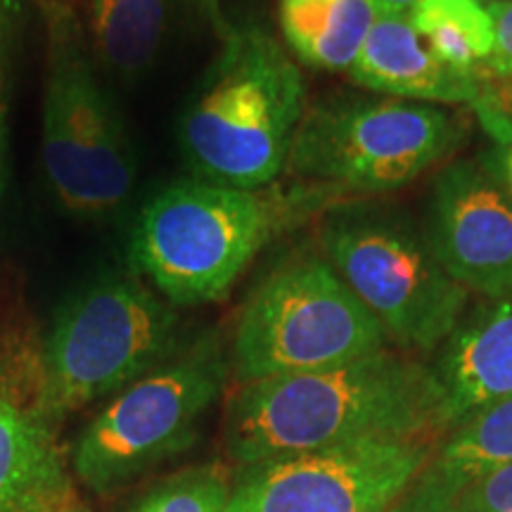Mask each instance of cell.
Segmentation results:
<instances>
[{
  "instance_id": "obj_20",
  "label": "cell",
  "mask_w": 512,
  "mask_h": 512,
  "mask_svg": "<svg viewBox=\"0 0 512 512\" xmlns=\"http://www.w3.org/2000/svg\"><path fill=\"white\" fill-rule=\"evenodd\" d=\"M460 496L463 491L448 482L430 460L413 484L384 512H463Z\"/></svg>"
},
{
  "instance_id": "obj_17",
  "label": "cell",
  "mask_w": 512,
  "mask_h": 512,
  "mask_svg": "<svg viewBox=\"0 0 512 512\" xmlns=\"http://www.w3.org/2000/svg\"><path fill=\"white\" fill-rule=\"evenodd\" d=\"M95 48L105 64L136 76L155 60L166 27V0H91Z\"/></svg>"
},
{
  "instance_id": "obj_11",
  "label": "cell",
  "mask_w": 512,
  "mask_h": 512,
  "mask_svg": "<svg viewBox=\"0 0 512 512\" xmlns=\"http://www.w3.org/2000/svg\"><path fill=\"white\" fill-rule=\"evenodd\" d=\"M425 235L441 266L467 292L486 299L512 294V195L496 152L441 171Z\"/></svg>"
},
{
  "instance_id": "obj_27",
  "label": "cell",
  "mask_w": 512,
  "mask_h": 512,
  "mask_svg": "<svg viewBox=\"0 0 512 512\" xmlns=\"http://www.w3.org/2000/svg\"><path fill=\"white\" fill-rule=\"evenodd\" d=\"M209 3H211V5H214V0H209Z\"/></svg>"
},
{
  "instance_id": "obj_10",
  "label": "cell",
  "mask_w": 512,
  "mask_h": 512,
  "mask_svg": "<svg viewBox=\"0 0 512 512\" xmlns=\"http://www.w3.org/2000/svg\"><path fill=\"white\" fill-rule=\"evenodd\" d=\"M441 439H358L238 467L226 512H384L437 453Z\"/></svg>"
},
{
  "instance_id": "obj_13",
  "label": "cell",
  "mask_w": 512,
  "mask_h": 512,
  "mask_svg": "<svg viewBox=\"0 0 512 512\" xmlns=\"http://www.w3.org/2000/svg\"><path fill=\"white\" fill-rule=\"evenodd\" d=\"M349 76L387 98L446 107L472 105L482 86L475 72L441 62L425 46L411 17L401 15H377Z\"/></svg>"
},
{
  "instance_id": "obj_2",
  "label": "cell",
  "mask_w": 512,
  "mask_h": 512,
  "mask_svg": "<svg viewBox=\"0 0 512 512\" xmlns=\"http://www.w3.org/2000/svg\"><path fill=\"white\" fill-rule=\"evenodd\" d=\"M325 200L332 190L316 185H169L140 211L131 259L169 304L219 302L268 242Z\"/></svg>"
},
{
  "instance_id": "obj_5",
  "label": "cell",
  "mask_w": 512,
  "mask_h": 512,
  "mask_svg": "<svg viewBox=\"0 0 512 512\" xmlns=\"http://www.w3.org/2000/svg\"><path fill=\"white\" fill-rule=\"evenodd\" d=\"M323 245L325 259L399 349L439 351L465 316L470 292L441 266L425 230L401 211L339 207L325 223Z\"/></svg>"
},
{
  "instance_id": "obj_26",
  "label": "cell",
  "mask_w": 512,
  "mask_h": 512,
  "mask_svg": "<svg viewBox=\"0 0 512 512\" xmlns=\"http://www.w3.org/2000/svg\"><path fill=\"white\" fill-rule=\"evenodd\" d=\"M496 159H498V166H501L503 181H505V185H508V190L512 195V147H498Z\"/></svg>"
},
{
  "instance_id": "obj_3",
  "label": "cell",
  "mask_w": 512,
  "mask_h": 512,
  "mask_svg": "<svg viewBox=\"0 0 512 512\" xmlns=\"http://www.w3.org/2000/svg\"><path fill=\"white\" fill-rule=\"evenodd\" d=\"M304 76L259 27L230 29L181 121V147L204 183L266 188L283 174L304 117Z\"/></svg>"
},
{
  "instance_id": "obj_23",
  "label": "cell",
  "mask_w": 512,
  "mask_h": 512,
  "mask_svg": "<svg viewBox=\"0 0 512 512\" xmlns=\"http://www.w3.org/2000/svg\"><path fill=\"white\" fill-rule=\"evenodd\" d=\"M460 508L463 512H512V460L467 486Z\"/></svg>"
},
{
  "instance_id": "obj_25",
  "label": "cell",
  "mask_w": 512,
  "mask_h": 512,
  "mask_svg": "<svg viewBox=\"0 0 512 512\" xmlns=\"http://www.w3.org/2000/svg\"><path fill=\"white\" fill-rule=\"evenodd\" d=\"M375 5L377 15H396V17H408L415 10V5L420 0H370Z\"/></svg>"
},
{
  "instance_id": "obj_4",
  "label": "cell",
  "mask_w": 512,
  "mask_h": 512,
  "mask_svg": "<svg viewBox=\"0 0 512 512\" xmlns=\"http://www.w3.org/2000/svg\"><path fill=\"white\" fill-rule=\"evenodd\" d=\"M178 349L174 304L131 275L98 280L62 306L48 332L36 411L55 425L119 394Z\"/></svg>"
},
{
  "instance_id": "obj_12",
  "label": "cell",
  "mask_w": 512,
  "mask_h": 512,
  "mask_svg": "<svg viewBox=\"0 0 512 512\" xmlns=\"http://www.w3.org/2000/svg\"><path fill=\"white\" fill-rule=\"evenodd\" d=\"M446 432L486 403L512 394V294L465 313L430 363Z\"/></svg>"
},
{
  "instance_id": "obj_6",
  "label": "cell",
  "mask_w": 512,
  "mask_h": 512,
  "mask_svg": "<svg viewBox=\"0 0 512 512\" xmlns=\"http://www.w3.org/2000/svg\"><path fill=\"white\" fill-rule=\"evenodd\" d=\"M228 368L221 339L204 335L128 384L76 439L74 477L91 494L107 496L181 456L200 437Z\"/></svg>"
},
{
  "instance_id": "obj_19",
  "label": "cell",
  "mask_w": 512,
  "mask_h": 512,
  "mask_svg": "<svg viewBox=\"0 0 512 512\" xmlns=\"http://www.w3.org/2000/svg\"><path fill=\"white\" fill-rule=\"evenodd\" d=\"M233 477L221 465H192L157 479L121 512H226Z\"/></svg>"
},
{
  "instance_id": "obj_21",
  "label": "cell",
  "mask_w": 512,
  "mask_h": 512,
  "mask_svg": "<svg viewBox=\"0 0 512 512\" xmlns=\"http://www.w3.org/2000/svg\"><path fill=\"white\" fill-rule=\"evenodd\" d=\"M472 112L498 147H512V76L482 81Z\"/></svg>"
},
{
  "instance_id": "obj_9",
  "label": "cell",
  "mask_w": 512,
  "mask_h": 512,
  "mask_svg": "<svg viewBox=\"0 0 512 512\" xmlns=\"http://www.w3.org/2000/svg\"><path fill=\"white\" fill-rule=\"evenodd\" d=\"M465 121L399 98H335L304 112L287 166L339 195L399 190L451 157Z\"/></svg>"
},
{
  "instance_id": "obj_15",
  "label": "cell",
  "mask_w": 512,
  "mask_h": 512,
  "mask_svg": "<svg viewBox=\"0 0 512 512\" xmlns=\"http://www.w3.org/2000/svg\"><path fill=\"white\" fill-rule=\"evenodd\" d=\"M283 34L299 60L323 72H349L373 29L370 0H283Z\"/></svg>"
},
{
  "instance_id": "obj_22",
  "label": "cell",
  "mask_w": 512,
  "mask_h": 512,
  "mask_svg": "<svg viewBox=\"0 0 512 512\" xmlns=\"http://www.w3.org/2000/svg\"><path fill=\"white\" fill-rule=\"evenodd\" d=\"M494 19V53L475 69L479 81L512 76V0H486Z\"/></svg>"
},
{
  "instance_id": "obj_14",
  "label": "cell",
  "mask_w": 512,
  "mask_h": 512,
  "mask_svg": "<svg viewBox=\"0 0 512 512\" xmlns=\"http://www.w3.org/2000/svg\"><path fill=\"white\" fill-rule=\"evenodd\" d=\"M53 425L0 392V512H81Z\"/></svg>"
},
{
  "instance_id": "obj_16",
  "label": "cell",
  "mask_w": 512,
  "mask_h": 512,
  "mask_svg": "<svg viewBox=\"0 0 512 512\" xmlns=\"http://www.w3.org/2000/svg\"><path fill=\"white\" fill-rule=\"evenodd\" d=\"M512 460V394L460 420L439 441L432 465L460 491Z\"/></svg>"
},
{
  "instance_id": "obj_24",
  "label": "cell",
  "mask_w": 512,
  "mask_h": 512,
  "mask_svg": "<svg viewBox=\"0 0 512 512\" xmlns=\"http://www.w3.org/2000/svg\"><path fill=\"white\" fill-rule=\"evenodd\" d=\"M19 15H22V0H0V143H3V81Z\"/></svg>"
},
{
  "instance_id": "obj_7",
  "label": "cell",
  "mask_w": 512,
  "mask_h": 512,
  "mask_svg": "<svg viewBox=\"0 0 512 512\" xmlns=\"http://www.w3.org/2000/svg\"><path fill=\"white\" fill-rule=\"evenodd\" d=\"M389 347L387 332L325 256L304 254L268 273L233 335L240 384L344 366Z\"/></svg>"
},
{
  "instance_id": "obj_1",
  "label": "cell",
  "mask_w": 512,
  "mask_h": 512,
  "mask_svg": "<svg viewBox=\"0 0 512 512\" xmlns=\"http://www.w3.org/2000/svg\"><path fill=\"white\" fill-rule=\"evenodd\" d=\"M377 437H446L430 363L384 349L344 366L245 382L223 420V446L238 467Z\"/></svg>"
},
{
  "instance_id": "obj_18",
  "label": "cell",
  "mask_w": 512,
  "mask_h": 512,
  "mask_svg": "<svg viewBox=\"0 0 512 512\" xmlns=\"http://www.w3.org/2000/svg\"><path fill=\"white\" fill-rule=\"evenodd\" d=\"M408 17L448 67L475 72L494 53V19L486 0H420Z\"/></svg>"
},
{
  "instance_id": "obj_8",
  "label": "cell",
  "mask_w": 512,
  "mask_h": 512,
  "mask_svg": "<svg viewBox=\"0 0 512 512\" xmlns=\"http://www.w3.org/2000/svg\"><path fill=\"white\" fill-rule=\"evenodd\" d=\"M46 22L43 166L72 214L107 216L136 185V155L119 112L88 60L79 19L60 0H41Z\"/></svg>"
}]
</instances>
